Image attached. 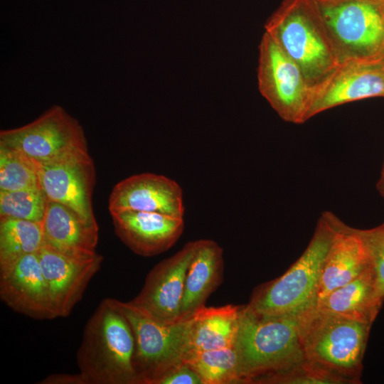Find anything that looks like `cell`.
<instances>
[{
	"instance_id": "cell-1",
	"label": "cell",
	"mask_w": 384,
	"mask_h": 384,
	"mask_svg": "<svg viewBox=\"0 0 384 384\" xmlns=\"http://www.w3.org/2000/svg\"><path fill=\"white\" fill-rule=\"evenodd\" d=\"M135 341L131 325L115 299L100 302L87 320L76 353L87 384H137Z\"/></svg>"
},
{
	"instance_id": "cell-2",
	"label": "cell",
	"mask_w": 384,
	"mask_h": 384,
	"mask_svg": "<svg viewBox=\"0 0 384 384\" xmlns=\"http://www.w3.org/2000/svg\"><path fill=\"white\" fill-rule=\"evenodd\" d=\"M265 28L299 67L311 87L340 63L316 0H285Z\"/></svg>"
},
{
	"instance_id": "cell-3",
	"label": "cell",
	"mask_w": 384,
	"mask_h": 384,
	"mask_svg": "<svg viewBox=\"0 0 384 384\" xmlns=\"http://www.w3.org/2000/svg\"><path fill=\"white\" fill-rule=\"evenodd\" d=\"M235 347L240 383L287 369L304 359L299 314L262 315L242 306Z\"/></svg>"
},
{
	"instance_id": "cell-4",
	"label": "cell",
	"mask_w": 384,
	"mask_h": 384,
	"mask_svg": "<svg viewBox=\"0 0 384 384\" xmlns=\"http://www.w3.org/2000/svg\"><path fill=\"white\" fill-rule=\"evenodd\" d=\"M338 218L326 211L301 256L280 277L257 287L247 305L262 315L300 314L316 304L323 264Z\"/></svg>"
},
{
	"instance_id": "cell-5",
	"label": "cell",
	"mask_w": 384,
	"mask_h": 384,
	"mask_svg": "<svg viewBox=\"0 0 384 384\" xmlns=\"http://www.w3.org/2000/svg\"><path fill=\"white\" fill-rule=\"evenodd\" d=\"M372 324L312 306L299 314L304 358L343 378L348 384L361 383Z\"/></svg>"
},
{
	"instance_id": "cell-6",
	"label": "cell",
	"mask_w": 384,
	"mask_h": 384,
	"mask_svg": "<svg viewBox=\"0 0 384 384\" xmlns=\"http://www.w3.org/2000/svg\"><path fill=\"white\" fill-rule=\"evenodd\" d=\"M117 304L134 334V369L137 384H154L190 351L191 318L166 324L153 318L131 301Z\"/></svg>"
},
{
	"instance_id": "cell-7",
	"label": "cell",
	"mask_w": 384,
	"mask_h": 384,
	"mask_svg": "<svg viewBox=\"0 0 384 384\" xmlns=\"http://www.w3.org/2000/svg\"><path fill=\"white\" fill-rule=\"evenodd\" d=\"M340 63L384 59V12L372 0H316Z\"/></svg>"
},
{
	"instance_id": "cell-8",
	"label": "cell",
	"mask_w": 384,
	"mask_h": 384,
	"mask_svg": "<svg viewBox=\"0 0 384 384\" xmlns=\"http://www.w3.org/2000/svg\"><path fill=\"white\" fill-rule=\"evenodd\" d=\"M0 145L22 152L36 164L88 152L82 127L59 105H53L28 124L1 130Z\"/></svg>"
},
{
	"instance_id": "cell-9",
	"label": "cell",
	"mask_w": 384,
	"mask_h": 384,
	"mask_svg": "<svg viewBox=\"0 0 384 384\" xmlns=\"http://www.w3.org/2000/svg\"><path fill=\"white\" fill-rule=\"evenodd\" d=\"M258 89L285 122L308 120L312 87L299 67L266 32L259 45Z\"/></svg>"
},
{
	"instance_id": "cell-10",
	"label": "cell",
	"mask_w": 384,
	"mask_h": 384,
	"mask_svg": "<svg viewBox=\"0 0 384 384\" xmlns=\"http://www.w3.org/2000/svg\"><path fill=\"white\" fill-rule=\"evenodd\" d=\"M373 97H384V59L342 61L312 87L308 119L338 105Z\"/></svg>"
},
{
	"instance_id": "cell-11",
	"label": "cell",
	"mask_w": 384,
	"mask_h": 384,
	"mask_svg": "<svg viewBox=\"0 0 384 384\" xmlns=\"http://www.w3.org/2000/svg\"><path fill=\"white\" fill-rule=\"evenodd\" d=\"M197 245L190 241L147 274L142 288L131 302L153 318L166 324L181 319V307L188 265Z\"/></svg>"
},
{
	"instance_id": "cell-12",
	"label": "cell",
	"mask_w": 384,
	"mask_h": 384,
	"mask_svg": "<svg viewBox=\"0 0 384 384\" xmlns=\"http://www.w3.org/2000/svg\"><path fill=\"white\" fill-rule=\"evenodd\" d=\"M37 166L40 186L48 201L63 204L86 221L97 223L92 206L95 169L88 152Z\"/></svg>"
},
{
	"instance_id": "cell-13",
	"label": "cell",
	"mask_w": 384,
	"mask_h": 384,
	"mask_svg": "<svg viewBox=\"0 0 384 384\" xmlns=\"http://www.w3.org/2000/svg\"><path fill=\"white\" fill-rule=\"evenodd\" d=\"M0 297L13 311L30 318H58L38 252L0 266Z\"/></svg>"
},
{
	"instance_id": "cell-14",
	"label": "cell",
	"mask_w": 384,
	"mask_h": 384,
	"mask_svg": "<svg viewBox=\"0 0 384 384\" xmlns=\"http://www.w3.org/2000/svg\"><path fill=\"white\" fill-rule=\"evenodd\" d=\"M38 253L57 316L66 317L100 270L103 257L97 254L87 258L75 257L45 245Z\"/></svg>"
},
{
	"instance_id": "cell-15",
	"label": "cell",
	"mask_w": 384,
	"mask_h": 384,
	"mask_svg": "<svg viewBox=\"0 0 384 384\" xmlns=\"http://www.w3.org/2000/svg\"><path fill=\"white\" fill-rule=\"evenodd\" d=\"M183 190L174 179L143 173L117 183L109 198L110 213L131 210L183 218Z\"/></svg>"
},
{
	"instance_id": "cell-16",
	"label": "cell",
	"mask_w": 384,
	"mask_h": 384,
	"mask_svg": "<svg viewBox=\"0 0 384 384\" xmlns=\"http://www.w3.org/2000/svg\"><path fill=\"white\" fill-rule=\"evenodd\" d=\"M115 234L134 253L153 257L169 250L184 230L183 218L123 210L110 213Z\"/></svg>"
},
{
	"instance_id": "cell-17",
	"label": "cell",
	"mask_w": 384,
	"mask_h": 384,
	"mask_svg": "<svg viewBox=\"0 0 384 384\" xmlns=\"http://www.w3.org/2000/svg\"><path fill=\"white\" fill-rule=\"evenodd\" d=\"M369 267L368 252L358 229L338 218L323 264L316 302L356 278Z\"/></svg>"
},
{
	"instance_id": "cell-18",
	"label": "cell",
	"mask_w": 384,
	"mask_h": 384,
	"mask_svg": "<svg viewBox=\"0 0 384 384\" xmlns=\"http://www.w3.org/2000/svg\"><path fill=\"white\" fill-rule=\"evenodd\" d=\"M44 245L63 254L81 258L96 255L97 223H91L69 207L48 201L43 220Z\"/></svg>"
},
{
	"instance_id": "cell-19",
	"label": "cell",
	"mask_w": 384,
	"mask_h": 384,
	"mask_svg": "<svg viewBox=\"0 0 384 384\" xmlns=\"http://www.w3.org/2000/svg\"><path fill=\"white\" fill-rule=\"evenodd\" d=\"M223 270V250L220 245L210 239L197 240L186 275L181 320L191 319L205 306L208 298L221 284Z\"/></svg>"
},
{
	"instance_id": "cell-20",
	"label": "cell",
	"mask_w": 384,
	"mask_h": 384,
	"mask_svg": "<svg viewBox=\"0 0 384 384\" xmlns=\"http://www.w3.org/2000/svg\"><path fill=\"white\" fill-rule=\"evenodd\" d=\"M383 302L377 294L370 266L352 281L330 292L314 306L325 313L373 324Z\"/></svg>"
},
{
	"instance_id": "cell-21",
	"label": "cell",
	"mask_w": 384,
	"mask_h": 384,
	"mask_svg": "<svg viewBox=\"0 0 384 384\" xmlns=\"http://www.w3.org/2000/svg\"><path fill=\"white\" fill-rule=\"evenodd\" d=\"M242 306H206L191 316L190 351H208L235 346Z\"/></svg>"
},
{
	"instance_id": "cell-22",
	"label": "cell",
	"mask_w": 384,
	"mask_h": 384,
	"mask_svg": "<svg viewBox=\"0 0 384 384\" xmlns=\"http://www.w3.org/2000/svg\"><path fill=\"white\" fill-rule=\"evenodd\" d=\"M43 245V222L0 218V266L37 253Z\"/></svg>"
},
{
	"instance_id": "cell-23",
	"label": "cell",
	"mask_w": 384,
	"mask_h": 384,
	"mask_svg": "<svg viewBox=\"0 0 384 384\" xmlns=\"http://www.w3.org/2000/svg\"><path fill=\"white\" fill-rule=\"evenodd\" d=\"M203 384L240 383L238 356L235 346L190 351L183 359Z\"/></svg>"
},
{
	"instance_id": "cell-24",
	"label": "cell",
	"mask_w": 384,
	"mask_h": 384,
	"mask_svg": "<svg viewBox=\"0 0 384 384\" xmlns=\"http://www.w3.org/2000/svg\"><path fill=\"white\" fill-rule=\"evenodd\" d=\"M41 187L37 164L22 152L0 145V191Z\"/></svg>"
},
{
	"instance_id": "cell-25",
	"label": "cell",
	"mask_w": 384,
	"mask_h": 384,
	"mask_svg": "<svg viewBox=\"0 0 384 384\" xmlns=\"http://www.w3.org/2000/svg\"><path fill=\"white\" fill-rule=\"evenodd\" d=\"M48 199L41 187L0 191V218L43 222Z\"/></svg>"
},
{
	"instance_id": "cell-26",
	"label": "cell",
	"mask_w": 384,
	"mask_h": 384,
	"mask_svg": "<svg viewBox=\"0 0 384 384\" xmlns=\"http://www.w3.org/2000/svg\"><path fill=\"white\" fill-rule=\"evenodd\" d=\"M265 384H348L343 378L304 359L286 370L256 379Z\"/></svg>"
},
{
	"instance_id": "cell-27",
	"label": "cell",
	"mask_w": 384,
	"mask_h": 384,
	"mask_svg": "<svg viewBox=\"0 0 384 384\" xmlns=\"http://www.w3.org/2000/svg\"><path fill=\"white\" fill-rule=\"evenodd\" d=\"M368 252L377 294L384 302V223L370 229H358Z\"/></svg>"
},
{
	"instance_id": "cell-28",
	"label": "cell",
	"mask_w": 384,
	"mask_h": 384,
	"mask_svg": "<svg viewBox=\"0 0 384 384\" xmlns=\"http://www.w3.org/2000/svg\"><path fill=\"white\" fill-rule=\"evenodd\" d=\"M154 384H203L199 375L185 362L166 371Z\"/></svg>"
},
{
	"instance_id": "cell-29",
	"label": "cell",
	"mask_w": 384,
	"mask_h": 384,
	"mask_svg": "<svg viewBox=\"0 0 384 384\" xmlns=\"http://www.w3.org/2000/svg\"><path fill=\"white\" fill-rule=\"evenodd\" d=\"M38 383L41 384H87L85 377L79 372L75 374L55 373L47 375Z\"/></svg>"
},
{
	"instance_id": "cell-30",
	"label": "cell",
	"mask_w": 384,
	"mask_h": 384,
	"mask_svg": "<svg viewBox=\"0 0 384 384\" xmlns=\"http://www.w3.org/2000/svg\"><path fill=\"white\" fill-rule=\"evenodd\" d=\"M377 189L382 197L384 198V175H381L377 183Z\"/></svg>"
},
{
	"instance_id": "cell-31",
	"label": "cell",
	"mask_w": 384,
	"mask_h": 384,
	"mask_svg": "<svg viewBox=\"0 0 384 384\" xmlns=\"http://www.w3.org/2000/svg\"><path fill=\"white\" fill-rule=\"evenodd\" d=\"M318 1H325V0H318ZM372 1L382 4L384 0H372Z\"/></svg>"
},
{
	"instance_id": "cell-32",
	"label": "cell",
	"mask_w": 384,
	"mask_h": 384,
	"mask_svg": "<svg viewBox=\"0 0 384 384\" xmlns=\"http://www.w3.org/2000/svg\"><path fill=\"white\" fill-rule=\"evenodd\" d=\"M381 175H384V161H383V168H382Z\"/></svg>"
},
{
	"instance_id": "cell-33",
	"label": "cell",
	"mask_w": 384,
	"mask_h": 384,
	"mask_svg": "<svg viewBox=\"0 0 384 384\" xmlns=\"http://www.w3.org/2000/svg\"><path fill=\"white\" fill-rule=\"evenodd\" d=\"M381 5H382V8H383V12H384V1H383V2L381 4Z\"/></svg>"
}]
</instances>
